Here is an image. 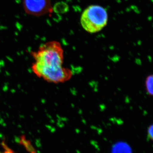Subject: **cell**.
I'll list each match as a JSON object with an SVG mask.
<instances>
[{
	"label": "cell",
	"mask_w": 153,
	"mask_h": 153,
	"mask_svg": "<svg viewBox=\"0 0 153 153\" xmlns=\"http://www.w3.org/2000/svg\"><path fill=\"white\" fill-rule=\"evenodd\" d=\"M31 69L34 74L50 83H62L72 76L70 69L63 66L64 52L61 44L50 41L42 44L32 52Z\"/></svg>",
	"instance_id": "6da1fadb"
},
{
	"label": "cell",
	"mask_w": 153,
	"mask_h": 153,
	"mask_svg": "<svg viewBox=\"0 0 153 153\" xmlns=\"http://www.w3.org/2000/svg\"><path fill=\"white\" fill-rule=\"evenodd\" d=\"M107 13L101 6L91 5L85 9L80 18L82 28L88 33H97L105 27L107 24Z\"/></svg>",
	"instance_id": "7a4b0ae2"
},
{
	"label": "cell",
	"mask_w": 153,
	"mask_h": 153,
	"mask_svg": "<svg viewBox=\"0 0 153 153\" xmlns=\"http://www.w3.org/2000/svg\"><path fill=\"white\" fill-rule=\"evenodd\" d=\"M23 7L26 13L38 17L51 12V0H23Z\"/></svg>",
	"instance_id": "3957f363"
},
{
	"label": "cell",
	"mask_w": 153,
	"mask_h": 153,
	"mask_svg": "<svg viewBox=\"0 0 153 153\" xmlns=\"http://www.w3.org/2000/svg\"><path fill=\"white\" fill-rule=\"evenodd\" d=\"M68 6L64 3H56L53 7V10L57 13H63L68 10Z\"/></svg>",
	"instance_id": "277c9868"
},
{
	"label": "cell",
	"mask_w": 153,
	"mask_h": 153,
	"mask_svg": "<svg viewBox=\"0 0 153 153\" xmlns=\"http://www.w3.org/2000/svg\"><path fill=\"white\" fill-rule=\"evenodd\" d=\"M153 75H149L146 79L145 85L146 88L147 92L149 95L152 96L153 95Z\"/></svg>",
	"instance_id": "5b68a950"
},
{
	"label": "cell",
	"mask_w": 153,
	"mask_h": 153,
	"mask_svg": "<svg viewBox=\"0 0 153 153\" xmlns=\"http://www.w3.org/2000/svg\"><path fill=\"white\" fill-rule=\"evenodd\" d=\"M22 140L23 144L25 145V146L27 148V149L30 151V152L31 153H37L35 150L34 149H33V146H30V144L29 143H28V142L26 140V139H23Z\"/></svg>",
	"instance_id": "8992f818"
},
{
	"label": "cell",
	"mask_w": 153,
	"mask_h": 153,
	"mask_svg": "<svg viewBox=\"0 0 153 153\" xmlns=\"http://www.w3.org/2000/svg\"><path fill=\"white\" fill-rule=\"evenodd\" d=\"M148 136L149 137L151 140H152L153 138V126H150L148 129Z\"/></svg>",
	"instance_id": "52a82bcc"
}]
</instances>
